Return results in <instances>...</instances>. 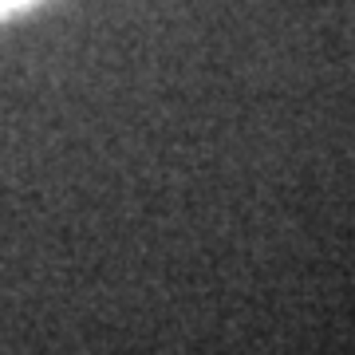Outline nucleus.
<instances>
[{
  "instance_id": "obj_1",
  "label": "nucleus",
  "mask_w": 355,
  "mask_h": 355,
  "mask_svg": "<svg viewBox=\"0 0 355 355\" xmlns=\"http://www.w3.org/2000/svg\"><path fill=\"white\" fill-rule=\"evenodd\" d=\"M16 4H24V0H0V12H8V8H16Z\"/></svg>"
}]
</instances>
